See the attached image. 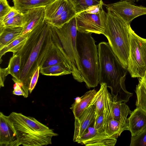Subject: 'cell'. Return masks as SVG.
<instances>
[{
	"label": "cell",
	"instance_id": "1",
	"mask_svg": "<svg viewBox=\"0 0 146 146\" xmlns=\"http://www.w3.org/2000/svg\"><path fill=\"white\" fill-rule=\"evenodd\" d=\"M57 38L54 27L44 20L29 32L25 44L14 54L19 55L21 58L19 82L23 84L25 98L28 96L33 75L38 67H40Z\"/></svg>",
	"mask_w": 146,
	"mask_h": 146
},
{
	"label": "cell",
	"instance_id": "2",
	"mask_svg": "<svg viewBox=\"0 0 146 146\" xmlns=\"http://www.w3.org/2000/svg\"><path fill=\"white\" fill-rule=\"evenodd\" d=\"M99 70V84H106L115 102H128L133 94L127 91L125 82L127 70L116 56L108 42H102L98 45Z\"/></svg>",
	"mask_w": 146,
	"mask_h": 146
},
{
	"label": "cell",
	"instance_id": "3",
	"mask_svg": "<svg viewBox=\"0 0 146 146\" xmlns=\"http://www.w3.org/2000/svg\"><path fill=\"white\" fill-rule=\"evenodd\" d=\"M17 133L19 145L42 146L52 144L58 134L35 118L13 112L8 116Z\"/></svg>",
	"mask_w": 146,
	"mask_h": 146
},
{
	"label": "cell",
	"instance_id": "4",
	"mask_svg": "<svg viewBox=\"0 0 146 146\" xmlns=\"http://www.w3.org/2000/svg\"><path fill=\"white\" fill-rule=\"evenodd\" d=\"M92 34L78 31L76 39L82 76L88 88H95L99 84L98 48Z\"/></svg>",
	"mask_w": 146,
	"mask_h": 146
},
{
	"label": "cell",
	"instance_id": "5",
	"mask_svg": "<svg viewBox=\"0 0 146 146\" xmlns=\"http://www.w3.org/2000/svg\"><path fill=\"white\" fill-rule=\"evenodd\" d=\"M107 9V19L104 35L123 66L127 69L129 52L130 23L125 22L112 11Z\"/></svg>",
	"mask_w": 146,
	"mask_h": 146
},
{
	"label": "cell",
	"instance_id": "6",
	"mask_svg": "<svg viewBox=\"0 0 146 146\" xmlns=\"http://www.w3.org/2000/svg\"><path fill=\"white\" fill-rule=\"evenodd\" d=\"M54 27L60 45L69 62L74 79L83 82L76 48L78 31L75 16L61 27Z\"/></svg>",
	"mask_w": 146,
	"mask_h": 146
},
{
	"label": "cell",
	"instance_id": "7",
	"mask_svg": "<svg viewBox=\"0 0 146 146\" xmlns=\"http://www.w3.org/2000/svg\"><path fill=\"white\" fill-rule=\"evenodd\" d=\"M129 52L127 70L132 78H143L146 72V39L129 29Z\"/></svg>",
	"mask_w": 146,
	"mask_h": 146
},
{
	"label": "cell",
	"instance_id": "8",
	"mask_svg": "<svg viewBox=\"0 0 146 146\" xmlns=\"http://www.w3.org/2000/svg\"><path fill=\"white\" fill-rule=\"evenodd\" d=\"M76 12L68 0H56L45 7L44 20L60 28L76 16Z\"/></svg>",
	"mask_w": 146,
	"mask_h": 146
},
{
	"label": "cell",
	"instance_id": "9",
	"mask_svg": "<svg viewBox=\"0 0 146 146\" xmlns=\"http://www.w3.org/2000/svg\"><path fill=\"white\" fill-rule=\"evenodd\" d=\"M78 31L104 35L107 19V13L102 8L97 13H90L86 11L76 14Z\"/></svg>",
	"mask_w": 146,
	"mask_h": 146
},
{
	"label": "cell",
	"instance_id": "10",
	"mask_svg": "<svg viewBox=\"0 0 146 146\" xmlns=\"http://www.w3.org/2000/svg\"><path fill=\"white\" fill-rule=\"evenodd\" d=\"M133 1L121 0L105 5L107 9L113 11L125 22L130 23L135 18L146 15V7L135 5Z\"/></svg>",
	"mask_w": 146,
	"mask_h": 146
},
{
	"label": "cell",
	"instance_id": "11",
	"mask_svg": "<svg viewBox=\"0 0 146 146\" xmlns=\"http://www.w3.org/2000/svg\"><path fill=\"white\" fill-rule=\"evenodd\" d=\"M116 142V139L96 129L91 124L76 142L86 146H114Z\"/></svg>",
	"mask_w": 146,
	"mask_h": 146
},
{
	"label": "cell",
	"instance_id": "12",
	"mask_svg": "<svg viewBox=\"0 0 146 146\" xmlns=\"http://www.w3.org/2000/svg\"><path fill=\"white\" fill-rule=\"evenodd\" d=\"M18 136L9 116L0 112V146H19Z\"/></svg>",
	"mask_w": 146,
	"mask_h": 146
},
{
	"label": "cell",
	"instance_id": "13",
	"mask_svg": "<svg viewBox=\"0 0 146 146\" xmlns=\"http://www.w3.org/2000/svg\"><path fill=\"white\" fill-rule=\"evenodd\" d=\"M94 105L90 104L78 117L75 118L73 141L77 142L93 123L95 117Z\"/></svg>",
	"mask_w": 146,
	"mask_h": 146
},
{
	"label": "cell",
	"instance_id": "14",
	"mask_svg": "<svg viewBox=\"0 0 146 146\" xmlns=\"http://www.w3.org/2000/svg\"><path fill=\"white\" fill-rule=\"evenodd\" d=\"M45 7H41L30 9L23 13L25 25L23 27L21 35L30 32L44 21Z\"/></svg>",
	"mask_w": 146,
	"mask_h": 146
},
{
	"label": "cell",
	"instance_id": "15",
	"mask_svg": "<svg viewBox=\"0 0 146 146\" xmlns=\"http://www.w3.org/2000/svg\"><path fill=\"white\" fill-rule=\"evenodd\" d=\"M60 63L64 64L70 68L69 62L60 45L58 38L46 56L40 69Z\"/></svg>",
	"mask_w": 146,
	"mask_h": 146
},
{
	"label": "cell",
	"instance_id": "16",
	"mask_svg": "<svg viewBox=\"0 0 146 146\" xmlns=\"http://www.w3.org/2000/svg\"><path fill=\"white\" fill-rule=\"evenodd\" d=\"M128 119L129 130L131 136L136 135L146 127V111L140 107L132 112Z\"/></svg>",
	"mask_w": 146,
	"mask_h": 146
},
{
	"label": "cell",
	"instance_id": "17",
	"mask_svg": "<svg viewBox=\"0 0 146 146\" xmlns=\"http://www.w3.org/2000/svg\"><path fill=\"white\" fill-rule=\"evenodd\" d=\"M97 92L93 89L86 92L80 98L76 100L70 108L75 118L78 117L89 106Z\"/></svg>",
	"mask_w": 146,
	"mask_h": 146
},
{
	"label": "cell",
	"instance_id": "18",
	"mask_svg": "<svg viewBox=\"0 0 146 146\" xmlns=\"http://www.w3.org/2000/svg\"><path fill=\"white\" fill-rule=\"evenodd\" d=\"M22 27H8L0 26V49L21 35Z\"/></svg>",
	"mask_w": 146,
	"mask_h": 146
},
{
	"label": "cell",
	"instance_id": "19",
	"mask_svg": "<svg viewBox=\"0 0 146 146\" xmlns=\"http://www.w3.org/2000/svg\"><path fill=\"white\" fill-rule=\"evenodd\" d=\"M104 130L108 135L117 139L123 131L129 130L128 121H117L112 118L109 119L104 125Z\"/></svg>",
	"mask_w": 146,
	"mask_h": 146
},
{
	"label": "cell",
	"instance_id": "20",
	"mask_svg": "<svg viewBox=\"0 0 146 146\" xmlns=\"http://www.w3.org/2000/svg\"><path fill=\"white\" fill-rule=\"evenodd\" d=\"M56 0H13V7L20 13H24L34 8L45 7Z\"/></svg>",
	"mask_w": 146,
	"mask_h": 146
},
{
	"label": "cell",
	"instance_id": "21",
	"mask_svg": "<svg viewBox=\"0 0 146 146\" xmlns=\"http://www.w3.org/2000/svg\"><path fill=\"white\" fill-rule=\"evenodd\" d=\"M111 109L113 119L117 121H128L127 117L132 111L125 102H115L112 97Z\"/></svg>",
	"mask_w": 146,
	"mask_h": 146
},
{
	"label": "cell",
	"instance_id": "22",
	"mask_svg": "<svg viewBox=\"0 0 146 146\" xmlns=\"http://www.w3.org/2000/svg\"><path fill=\"white\" fill-rule=\"evenodd\" d=\"M40 73L46 76H59L71 74L70 67L63 63L54 64L40 69Z\"/></svg>",
	"mask_w": 146,
	"mask_h": 146
},
{
	"label": "cell",
	"instance_id": "23",
	"mask_svg": "<svg viewBox=\"0 0 146 146\" xmlns=\"http://www.w3.org/2000/svg\"><path fill=\"white\" fill-rule=\"evenodd\" d=\"M100 84V89L97 92L90 104L95 107V116L100 114L104 111L105 108V90L107 86L105 83Z\"/></svg>",
	"mask_w": 146,
	"mask_h": 146
},
{
	"label": "cell",
	"instance_id": "24",
	"mask_svg": "<svg viewBox=\"0 0 146 146\" xmlns=\"http://www.w3.org/2000/svg\"><path fill=\"white\" fill-rule=\"evenodd\" d=\"M29 33L21 35L11 43L0 49V59L6 53L12 52L13 55L17 52L23 46L28 38Z\"/></svg>",
	"mask_w": 146,
	"mask_h": 146
},
{
	"label": "cell",
	"instance_id": "25",
	"mask_svg": "<svg viewBox=\"0 0 146 146\" xmlns=\"http://www.w3.org/2000/svg\"><path fill=\"white\" fill-rule=\"evenodd\" d=\"M135 91L137 96L136 107L141 108L146 111V78H140Z\"/></svg>",
	"mask_w": 146,
	"mask_h": 146
},
{
	"label": "cell",
	"instance_id": "26",
	"mask_svg": "<svg viewBox=\"0 0 146 146\" xmlns=\"http://www.w3.org/2000/svg\"><path fill=\"white\" fill-rule=\"evenodd\" d=\"M21 58L19 56L13 55L9 60L8 66L9 73L12 76L14 83L19 82L21 76Z\"/></svg>",
	"mask_w": 146,
	"mask_h": 146
},
{
	"label": "cell",
	"instance_id": "27",
	"mask_svg": "<svg viewBox=\"0 0 146 146\" xmlns=\"http://www.w3.org/2000/svg\"><path fill=\"white\" fill-rule=\"evenodd\" d=\"M73 7L76 14L85 11L89 8L100 4L102 0H68Z\"/></svg>",
	"mask_w": 146,
	"mask_h": 146
},
{
	"label": "cell",
	"instance_id": "28",
	"mask_svg": "<svg viewBox=\"0 0 146 146\" xmlns=\"http://www.w3.org/2000/svg\"><path fill=\"white\" fill-rule=\"evenodd\" d=\"M24 25L25 19L23 13H20L5 23L0 24V26L8 27H23Z\"/></svg>",
	"mask_w": 146,
	"mask_h": 146
},
{
	"label": "cell",
	"instance_id": "29",
	"mask_svg": "<svg viewBox=\"0 0 146 146\" xmlns=\"http://www.w3.org/2000/svg\"><path fill=\"white\" fill-rule=\"evenodd\" d=\"M130 146H146V127L137 135L131 136Z\"/></svg>",
	"mask_w": 146,
	"mask_h": 146
},
{
	"label": "cell",
	"instance_id": "30",
	"mask_svg": "<svg viewBox=\"0 0 146 146\" xmlns=\"http://www.w3.org/2000/svg\"><path fill=\"white\" fill-rule=\"evenodd\" d=\"M92 124L93 127L99 131H105L104 111L100 115L95 116V119Z\"/></svg>",
	"mask_w": 146,
	"mask_h": 146
},
{
	"label": "cell",
	"instance_id": "31",
	"mask_svg": "<svg viewBox=\"0 0 146 146\" xmlns=\"http://www.w3.org/2000/svg\"><path fill=\"white\" fill-rule=\"evenodd\" d=\"M7 0H0V20L12 9Z\"/></svg>",
	"mask_w": 146,
	"mask_h": 146
},
{
	"label": "cell",
	"instance_id": "32",
	"mask_svg": "<svg viewBox=\"0 0 146 146\" xmlns=\"http://www.w3.org/2000/svg\"><path fill=\"white\" fill-rule=\"evenodd\" d=\"M39 71L40 67H39L35 71L31 78L29 88V93L30 94L32 92L37 83L39 77Z\"/></svg>",
	"mask_w": 146,
	"mask_h": 146
},
{
	"label": "cell",
	"instance_id": "33",
	"mask_svg": "<svg viewBox=\"0 0 146 146\" xmlns=\"http://www.w3.org/2000/svg\"><path fill=\"white\" fill-rule=\"evenodd\" d=\"M23 86V84L21 83H15L13 92V94L17 96H22L25 98V94L22 89Z\"/></svg>",
	"mask_w": 146,
	"mask_h": 146
},
{
	"label": "cell",
	"instance_id": "34",
	"mask_svg": "<svg viewBox=\"0 0 146 146\" xmlns=\"http://www.w3.org/2000/svg\"><path fill=\"white\" fill-rule=\"evenodd\" d=\"M20 12L15 9L13 7L11 10L0 20V24H3L9 20L13 18Z\"/></svg>",
	"mask_w": 146,
	"mask_h": 146
},
{
	"label": "cell",
	"instance_id": "35",
	"mask_svg": "<svg viewBox=\"0 0 146 146\" xmlns=\"http://www.w3.org/2000/svg\"><path fill=\"white\" fill-rule=\"evenodd\" d=\"M0 70V86L1 87L4 86V82L6 77L9 73L8 67L4 68H1Z\"/></svg>",
	"mask_w": 146,
	"mask_h": 146
},
{
	"label": "cell",
	"instance_id": "36",
	"mask_svg": "<svg viewBox=\"0 0 146 146\" xmlns=\"http://www.w3.org/2000/svg\"><path fill=\"white\" fill-rule=\"evenodd\" d=\"M136 0L137 1H139L140 0Z\"/></svg>",
	"mask_w": 146,
	"mask_h": 146
}]
</instances>
